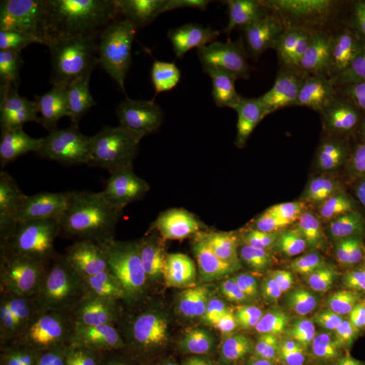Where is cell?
<instances>
[{"label":"cell","instance_id":"cell-7","mask_svg":"<svg viewBox=\"0 0 365 365\" xmlns=\"http://www.w3.org/2000/svg\"><path fill=\"white\" fill-rule=\"evenodd\" d=\"M272 223L225 240L199 264L207 353L213 365H237L262 333L288 314L268 272Z\"/></svg>","mask_w":365,"mask_h":365},{"label":"cell","instance_id":"cell-1","mask_svg":"<svg viewBox=\"0 0 365 365\" xmlns=\"http://www.w3.org/2000/svg\"><path fill=\"white\" fill-rule=\"evenodd\" d=\"M359 43L345 0H138V118L299 114Z\"/></svg>","mask_w":365,"mask_h":365},{"label":"cell","instance_id":"cell-2","mask_svg":"<svg viewBox=\"0 0 365 365\" xmlns=\"http://www.w3.org/2000/svg\"><path fill=\"white\" fill-rule=\"evenodd\" d=\"M294 120L278 110L155 118L138 136L155 177L157 258L203 260L225 240L274 223L294 189Z\"/></svg>","mask_w":365,"mask_h":365},{"label":"cell","instance_id":"cell-5","mask_svg":"<svg viewBox=\"0 0 365 365\" xmlns=\"http://www.w3.org/2000/svg\"><path fill=\"white\" fill-rule=\"evenodd\" d=\"M0 365H118L112 317L55 284L53 264L0 270Z\"/></svg>","mask_w":365,"mask_h":365},{"label":"cell","instance_id":"cell-11","mask_svg":"<svg viewBox=\"0 0 365 365\" xmlns=\"http://www.w3.org/2000/svg\"><path fill=\"white\" fill-rule=\"evenodd\" d=\"M345 6L357 39L365 43V0H345Z\"/></svg>","mask_w":365,"mask_h":365},{"label":"cell","instance_id":"cell-9","mask_svg":"<svg viewBox=\"0 0 365 365\" xmlns=\"http://www.w3.org/2000/svg\"><path fill=\"white\" fill-rule=\"evenodd\" d=\"M114 124L100 112L59 98L0 91V150H29L61 158L91 132Z\"/></svg>","mask_w":365,"mask_h":365},{"label":"cell","instance_id":"cell-4","mask_svg":"<svg viewBox=\"0 0 365 365\" xmlns=\"http://www.w3.org/2000/svg\"><path fill=\"white\" fill-rule=\"evenodd\" d=\"M294 189L365 266V59L321 79L294 120Z\"/></svg>","mask_w":365,"mask_h":365},{"label":"cell","instance_id":"cell-3","mask_svg":"<svg viewBox=\"0 0 365 365\" xmlns=\"http://www.w3.org/2000/svg\"><path fill=\"white\" fill-rule=\"evenodd\" d=\"M0 91L86 106L136 134L138 0L2 2Z\"/></svg>","mask_w":365,"mask_h":365},{"label":"cell","instance_id":"cell-6","mask_svg":"<svg viewBox=\"0 0 365 365\" xmlns=\"http://www.w3.org/2000/svg\"><path fill=\"white\" fill-rule=\"evenodd\" d=\"M199 264L157 258L155 268L130 284L106 288L104 304L120 341L118 365H175L193 349L207 351Z\"/></svg>","mask_w":365,"mask_h":365},{"label":"cell","instance_id":"cell-8","mask_svg":"<svg viewBox=\"0 0 365 365\" xmlns=\"http://www.w3.org/2000/svg\"><path fill=\"white\" fill-rule=\"evenodd\" d=\"M66 193L61 158L0 150V270L35 260L53 264Z\"/></svg>","mask_w":365,"mask_h":365},{"label":"cell","instance_id":"cell-10","mask_svg":"<svg viewBox=\"0 0 365 365\" xmlns=\"http://www.w3.org/2000/svg\"><path fill=\"white\" fill-rule=\"evenodd\" d=\"M349 345L357 365H365V304L355 313L349 325Z\"/></svg>","mask_w":365,"mask_h":365}]
</instances>
